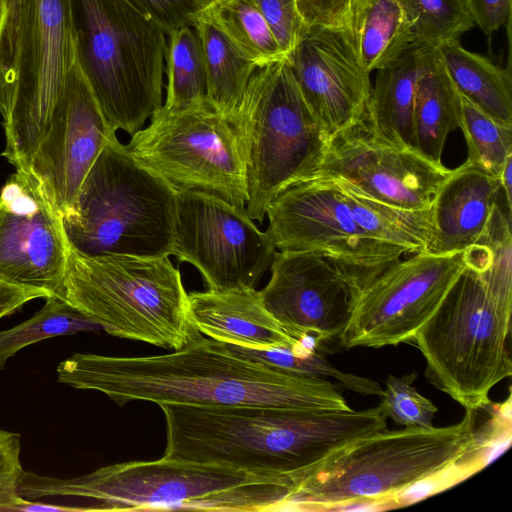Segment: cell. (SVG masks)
Listing matches in <instances>:
<instances>
[{
    "label": "cell",
    "mask_w": 512,
    "mask_h": 512,
    "mask_svg": "<svg viewBox=\"0 0 512 512\" xmlns=\"http://www.w3.org/2000/svg\"><path fill=\"white\" fill-rule=\"evenodd\" d=\"M266 233L278 251L316 253L334 264L351 293L407 254L374 239L332 177L301 181L274 198L266 210Z\"/></svg>",
    "instance_id": "cell-11"
},
{
    "label": "cell",
    "mask_w": 512,
    "mask_h": 512,
    "mask_svg": "<svg viewBox=\"0 0 512 512\" xmlns=\"http://www.w3.org/2000/svg\"><path fill=\"white\" fill-rule=\"evenodd\" d=\"M455 88L492 117L512 124V77L487 57L464 48L460 41L438 49Z\"/></svg>",
    "instance_id": "cell-25"
},
{
    "label": "cell",
    "mask_w": 512,
    "mask_h": 512,
    "mask_svg": "<svg viewBox=\"0 0 512 512\" xmlns=\"http://www.w3.org/2000/svg\"><path fill=\"white\" fill-rule=\"evenodd\" d=\"M169 35L195 20L212 0H128Z\"/></svg>",
    "instance_id": "cell-36"
},
{
    "label": "cell",
    "mask_w": 512,
    "mask_h": 512,
    "mask_svg": "<svg viewBox=\"0 0 512 512\" xmlns=\"http://www.w3.org/2000/svg\"><path fill=\"white\" fill-rule=\"evenodd\" d=\"M164 457L281 476L297 485L351 444L387 429L378 404L364 410L265 405L162 404Z\"/></svg>",
    "instance_id": "cell-2"
},
{
    "label": "cell",
    "mask_w": 512,
    "mask_h": 512,
    "mask_svg": "<svg viewBox=\"0 0 512 512\" xmlns=\"http://www.w3.org/2000/svg\"><path fill=\"white\" fill-rule=\"evenodd\" d=\"M416 374L389 375L379 405L387 418L404 427L431 428L437 407L412 382Z\"/></svg>",
    "instance_id": "cell-34"
},
{
    "label": "cell",
    "mask_w": 512,
    "mask_h": 512,
    "mask_svg": "<svg viewBox=\"0 0 512 512\" xmlns=\"http://www.w3.org/2000/svg\"><path fill=\"white\" fill-rule=\"evenodd\" d=\"M355 44L363 67L370 73L419 47L399 0H373L362 15Z\"/></svg>",
    "instance_id": "cell-26"
},
{
    "label": "cell",
    "mask_w": 512,
    "mask_h": 512,
    "mask_svg": "<svg viewBox=\"0 0 512 512\" xmlns=\"http://www.w3.org/2000/svg\"><path fill=\"white\" fill-rule=\"evenodd\" d=\"M276 251L245 207L206 192H177L173 255L196 267L209 290L255 288Z\"/></svg>",
    "instance_id": "cell-13"
},
{
    "label": "cell",
    "mask_w": 512,
    "mask_h": 512,
    "mask_svg": "<svg viewBox=\"0 0 512 512\" xmlns=\"http://www.w3.org/2000/svg\"><path fill=\"white\" fill-rule=\"evenodd\" d=\"M296 3L307 27L350 31L352 0H296Z\"/></svg>",
    "instance_id": "cell-37"
},
{
    "label": "cell",
    "mask_w": 512,
    "mask_h": 512,
    "mask_svg": "<svg viewBox=\"0 0 512 512\" xmlns=\"http://www.w3.org/2000/svg\"><path fill=\"white\" fill-rule=\"evenodd\" d=\"M177 191L112 136L62 223L70 246L89 255H173Z\"/></svg>",
    "instance_id": "cell-4"
},
{
    "label": "cell",
    "mask_w": 512,
    "mask_h": 512,
    "mask_svg": "<svg viewBox=\"0 0 512 512\" xmlns=\"http://www.w3.org/2000/svg\"><path fill=\"white\" fill-rule=\"evenodd\" d=\"M419 48H413L392 65L377 70L364 118L379 139L416 150L414 103Z\"/></svg>",
    "instance_id": "cell-23"
},
{
    "label": "cell",
    "mask_w": 512,
    "mask_h": 512,
    "mask_svg": "<svg viewBox=\"0 0 512 512\" xmlns=\"http://www.w3.org/2000/svg\"><path fill=\"white\" fill-rule=\"evenodd\" d=\"M460 121L469 163L498 177L512 157V124L487 114L458 90Z\"/></svg>",
    "instance_id": "cell-30"
},
{
    "label": "cell",
    "mask_w": 512,
    "mask_h": 512,
    "mask_svg": "<svg viewBox=\"0 0 512 512\" xmlns=\"http://www.w3.org/2000/svg\"><path fill=\"white\" fill-rule=\"evenodd\" d=\"M251 1L264 17L278 46L287 58L307 29L296 0Z\"/></svg>",
    "instance_id": "cell-35"
},
{
    "label": "cell",
    "mask_w": 512,
    "mask_h": 512,
    "mask_svg": "<svg viewBox=\"0 0 512 512\" xmlns=\"http://www.w3.org/2000/svg\"><path fill=\"white\" fill-rule=\"evenodd\" d=\"M35 0H0V113L7 120L32 33Z\"/></svg>",
    "instance_id": "cell-31"
},
{
    "label": "cell",
    "mask_w": 512,
    "mask_h": 512,
    "mask_svg": "<svg viewBox=\"0 0 512 512\" xmlns=\"http://www.w3.org/2000/svg\"><path fill=\"white\" fill-rule=\"evenodd\" d=\"M70 244L38 179L16 170L0 190V280L60 297Z\"/></svg>",
    "instance_id": "cell-16"
},
{
    "label": "cell",
    "mask_w": 512,
    "mask_h": 512,
    "mask_svg": "<svg viewBox=\"0 0 512 512\" xmlns=\"http://www.w3.org/2000/svg\"><path fill=\"white\" fill-rule=\"evenodd\" d=\"M200 15L219 28L258 67L286 59L251 0H212Z\"/></svg>",
    "instance_id": "cell-27"
},
{
    "label": "cell",
    "mask_w": 512,
    "mask_h": 512,
    "mask_svg": "<svg viewBox=\"0 0 512 512\" xmlns=\"http://www.w3.org/2000/svg\"><path fill=\"white\" fill-rule=\"evenodd\" d=\"M458 92L437 49H418L414 127L416 148L427 158L442 162L445 142L459 128Z\"/></svg>",
    "instance_id": "cell-22"
},
{
    "label": "cell",
    "mask_w": 512,
    "mask_h": 512,
    "mask_svg": "<svg viewBox=\"0 0 512 512\" xmlns=\"http://www.w3.org/2000/svg\"><path fill=\"white\" fill-rule=\"evenodd\" d=\"M467 267L466 251L418 252L397 260L351 293L346 348L412 343Z\"/></svg>",
    "instance_id": "cell-12"
},
{
    "label": "cell",
    "mask_w": 512,
    "mask_h": 512,
    "mask_svg": "<svg viewBox=\"0 0 512 512\" xmlns=\"http://www.w3.org/2000/svg\"><path fill=\"white\" fill-rule=\"evenodd\" d=\"M510 316L481 272L466 267L412 341L426 361L428 381L466 411L489 406L491 389L512 373Z\"/></svg>",
    "instance_id": "cell-9"
},
{
    "label": "cell",
    "mask_w": 512,
    "mask_h": 512,
    "mask_svg": "<svg viewBox=\"0 0 512 512\" xmlns=\"http://www.w3.org/2000/svg\"><path fill=\"white\" fill-rule=\"evenodd\" d=\"M192 27L203 52L207 100L234 121L247 85L259 67L203 16L199 15Z\"/></svg>",
    "instance_id": "cell-24"
},
{
    "label": "cell",
    "mask_w": 512,
    "mask_h": 512,
    "mask_svg": "<svg viewBox=\"0 0 512 512\" xmlns=\"http://www.w3.org/2000/svg\"><path fill=\"white\" fill-rule=\"evenodd\" d=\"M248 185L246 211L263 221L271 201L314 176L328 139L308 106L287 59L256 69L234 118Z\"/></svg>",
    "instance_id": "cell-8"
},
{
    "label": "cell",
    "mask_w": 512,
    "mask_h": 512,
    "mask_svg": "<svg viewBox=\"0 0 512 512\" xmlns=\"http://www.w3.org/2000/svg\"><path fill=\"white\" fill-rule=\"evenodd\" d=\"M48 298L40 290L24 288L0 280V319L13 314L25 303L37 299Z\"/></svg>",
    "instance_id": "cell-39"
},
{
    "label": "cell",
    "mask_w": 512,
    "mask_h": 512,
    "mask_svg": "<svg viewBox=\"0 0 512 512\" xmlns=\"http://www.w3.org/2000/svg\"><path fill=\"white\" fill-rule=\"evenodd\" d=\"M495 177L465 161L439 187L432 207V237L426 252L465 251L485 233L501 197Z\"/></svg>",
    "instance_id": "cell-21"
},
{
    "label": "cell",
    "mask_w": 512,
    "mask_h": 512,
    "mask_svg": "<svg viewBox=\"0 0 512 512\" xmlns=\"http://www.w3.org/2000/svg\"><path fill=\"white\" fill-rule=\"evenodd\" d=\"M56 375L62 384L103 393L119 406L147 401L158 406L351 409L330 380L280 369L201 335L161 355L74 353L58 364Z\"/></svg>",
    "instance_id": "cell-1"
},
{
    "label": "cell",
    "mask_w": 512,
    "mask_h": 512,
    "mask_svg": "<svg viewBox=\"0 0 512 512\" xmlns=\"http://www.w3.org/2000/svg\"><path fill=\"white\" fill-rule=\"evenodd\" d=\"M229 345V344H228ZM238 353L293 373L328 380L338 386L364 396L381 397L383 389L374 380L356 376L331 365L320 353V349H269L250 350L230 345Z\"/></svg>",
    "instance_id": "cell-33"
},
{
    "label": "cell",
    "mask_w": 512,
    "mask_h": 512,
    "mask_svg": "<svg viewBox=\"0 0 512 512\" xmlns=\"http://www.w3.org/2000/svg\"><path fill=\"white\" fill-rule=\"evenodd\" d=\"M150 124L131 136V154L177 192L196 190L245 207L246 164L234 121L209 102L156 109Z\"/></svg>",
    "instance_id": "cell-10"
},
{
    "label": "cell",
    "mask_w": 512,
    "mask_h": 512,
    "mask_svg": "<svg viewBox=\"0 0 512 512\" xmlns=\"http://www.w3.org/2000/svg\"><path fill=\"white\" fill-rule=\"evenodd\" d=\"M286 59L328 141L365 118L370 72L349 30L307 27Z\"/></svg>",
    "instance_id": "cell-19"
},
{
    "label": "cell",
    "mask_w": 512,
    "mask_h": 512,
    "mask_svg": "<svg viewBox=\"0 0 512 512\" xmlns=\"http://www.w3.org/2000/svg\"><path fill=\"white\" fill-rule=\"evenodd\" d=\"M103 330L82 312L58 297L46 298L44 306L19 325L0 331V368L21 349L39 341Z\"/></svg>",
    "instance_id": "cell-29"
},
{
    "label": "cell",
    "mask_w": 512,
    "mask_h": 512,
    "mask_svg": "<svg viewBox=\"0 0 512 512\" xmlns=\"http://www.w3.org/2000/svg\"><path fill=\"white\" fill-rule=\"evenodd\" d=\"M167 36V86L163 106L179 110L208 102L204 57L196 31L184 26Z\"/></svg>",
    "instance_id": "cell-28"
},
{
    "label": "cell",
    "mask_w": 512,
    "mask_h": 512,
    "mask_svg": "<svg viewBox=\"0 0 512 512\" xmlns=\"http://www.w3.org/2000/svg\"><path fill=\"white\" fill-rule=\"evenodd\" d=\"M116 135L106 122L75 59L29 172L61 216L71 207L106 142Z\"/></svg>",
    "instance_id": "cell-18"
},
{
    "label": "cell",
    "mask_w": 512,
    "mask_h": 512,
    "mask_svg": "<svg viewBox=\"0 0 512 512\" xmlns=\"http://www.w3.org/2000/svg\"><path fill=\"white\" fill-rule=\"evenodd\" d=\"M451 171L416 149L379 139L363 119L329 139L313 177L341 179L361 194L389 206L429 211Z\"/></svg>",
    "instance_id": "cell-15"
},
{
    "label": "cell",
    "mask_w": 512,
    "mask_h": 512,
    "mask_svg": "<svg viewBox=\"0 0 512 512\" xmlns=\"http://www.w3.org/2000/svg\"><path fill=\"white\" fill-rule=\"evenodd\" d=\"M297 484L281 476L162 457L104 466L73 478L23 470L18 494L87 500L84 511L202 510L260 512L285 510Z\"/></svg>",
    "instance_id": "cell-3"
},
{
    "label": "cell",
    "mask_w": 512,
    "mask_h": 512,
    "mask_svg": "<svg viewBox=\"0 0 512 512\" xmlns=\"http://www.w3.org/2000/svg\"><path fill=\"white\" fill-rule=\"evenodd\" d=\"M512 157L505 163L500 175V185L507 210L512 213Z\"/></svg>",
    "instance_id": "cell-40"
},
{
    "label": "cell",
    "mask_w": 512,
    "mask_h": 512,
    "mask_svg": "<svg viewBox=\"0 0 512 512\" xmlns=\"http://www.w3.org/2000/svg\"><path fill=\"white\" fill-rule=\"evenodd\" d=\"M419 47L438 49L476 26L465 0H399Z\"/></svg>",
    "instance_id": "cell-32"
},
{
    "label": "cell",
    "mask_w": 512,
    "mask_h": 512,
    "mask_svg": "<svg viewBox=\"0 0 512 512\" xmlns=\"http://www.w3.org/2000/svg\"><path fill=\"white\" fill-rule=\"evenodd\" d=\"M469 11L485 35L509 26L512 0H466Z\"/></svg>",
    "instance_id": "cell-38"
},
{
    "label": "cell",
    "mask_w": 512,
    "mask_h": 512,
    "mask_svg": "<svg viewBox=\"0 0 512 512\" xmlns=\"http://www.w3.org/2000/svg\"><path fill=\"white\" fill-rule=\"evenodd\" d=\"M476 411L447 427L384 430L344 448L295 488L285 510L381 504L447 468L478 443Z\"/></svg>",
    "instance_id": "cell-5"
},
{
    "label": "cell",
    "mask_w": 512,
    "mask_h": 512,
    "mask_svg": "<svg viewBox=\"0 0 512 512\" xmlns=\"http://www.w3.org/2000/svg\"><path fill=\"white\" fill-rule=\"evenodd\" d=\"M76 60L108 125L131 136L162 105L167 35L128 0H68Z\"/></svg>",
    "instance_id": "cell-6"
},
{
    "label": "cell",
    "mask_w": 512,
    "mask_h": 512,
    "mask_svg": "<svg viewBox=\"0 0 512 512\" xmlns=\"http://www.w3.org/2000/svg\"><path fill=\"white\" fill-rule=\"evenodd\" d=\"M59 298L120 338L177 350L201 335L168 257L89 256L70 246Z\"/></svg>",
    "instance_id": "cell-7"
},
{
    "label": "cell",
    "mask_w": 512,
    "mask_h": 512,
    "mask_svg": "<svg viewBox=\"0 0 512 512\" xmlns=\"http://www.w3.org/2000/svg\"><path fill=\"white\" fill-rule=\"evenodd\" d=\"M466 1V0H465ZM467 3V2H466Z\"/></svg>",
    "instance_id": "cell-42"
},
{
    "label": "cell",
    "mask_w": 512,
    "mask_h": 512,
    "mask_svg": "<svg viewBox=\"0 0 512 512\" xmlns=\"http://www.w3.org/2000/svg\"><path fill=\"white\" fill-rule=\"evenodd\" d=\"M270 268L259 293L285 331L298 342L339 339L351 311V288L342 272L316 253L292 250L276 251Z\"/></svg>",
    "instance_id": "cell-17"
},
{
    "label": "cell",
    "mask_w": 512,
    "mask_h": 512,
    "mask_svg": "<svg viewBox=\"0 0 512 512\" xmlns=\"http://www.w3.org/2000/svg\"><path fill=\"white\" fill-rule=\"evenodd\" d=\"M188 302L193 326L216 341L250 350L302 347L267 310L255 288L193 291Z\"/></svg>",
    "instance_id": "cell-20"
},
{
    "label": "cell",
    "mask_w": 512,
    "mask_h": 512,
    "mask_svg": "<svg viewBox=\"0 0 512 512\" xmlns=\"http://www.w3.org/2000/svg\"><path fill=\"white\" fill-rule=\"evenodd\" d=\"M68 0H35L30 42L19 67L12 108L3 128L1 155L29 172L75 62Z\"/></svg>",
    "instance_id": "cell-14"
},
{
    "label": "cell",
    "mask_w": 512,
    "mask_h": 512,
    "mask_svg": "<svg viewBox=\"0 0 512 512\" xmlns=\"http://www.w3.org/2000/svg\"><path fill=\"white\" fill-rule=\"evenodd\" d=\"M373 0H352L351 4V26H350V33L355 41L356 33L362 18V15L367 8V6L372 2Z\"/></svg>",
    "instance_id": "cell-41"
}]
</instances>
